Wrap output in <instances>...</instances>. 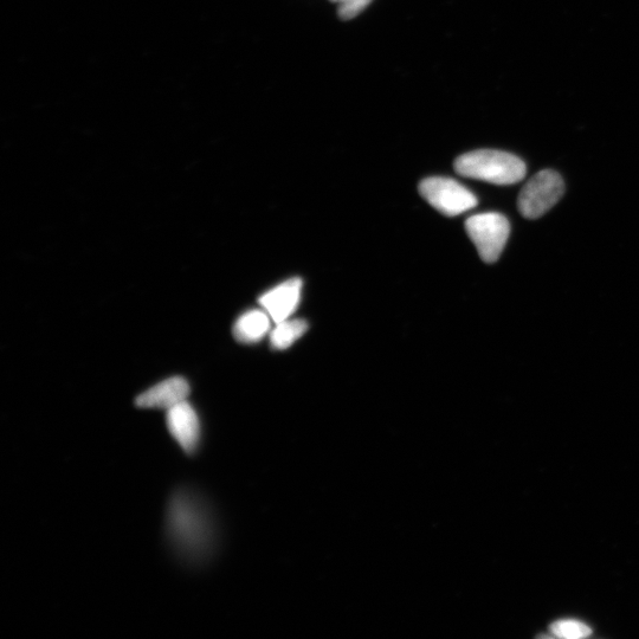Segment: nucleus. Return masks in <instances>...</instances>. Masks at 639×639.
I'll use <instances>...</instances> for the list:
<instances>
[{
	"label": "nucleus",
	"instance_id": "nucleus-4",
	"mask_svg": "<svg viewBox=\"0 0 639 639\" xmlns=\"http://www.w3.org/2000/svg\"><path fill=\"white\" fill-rule=\"evenodd\" d=\"M565 192L560 174L552 170L541 171L529 180L519 196V211L528 219H537L550 211Z\"/></svg>",
	"mask_w": 639,
	"mask_h": 639
},
{
	"label": "nucleus",
	"instance_id": "nucleus-2",
	"mask_svg": "<svg viewBox=\"0 0 639 639\" xmlns=\"http://www.w3.org/2000/svg\"><path fill=\"white\" fill-rule=\"evenodd\" d=\"M455 170L463 177L495 185H512L526 176L524 161L511 153L480 150L463 154L455 161Z\"/></svg>",
	"mask_w": 639,
	"mask_h": 639
},
{
	"label": "nucleus",
	"instance_id": "nucleus-5",
	"mask_svg": "<svg viewBox=\"0 0 639 639\" xmlns=\"http://www.w3.org/2000/svg\"><path fill=\"white\" fill-rule=\"evenodd\" d=\"M419 192L432 208L444 216H458L477 205L474 193L450 178L425 179L419 185Z\"/></svg>",
	"mask_w": 639,
	"mask_h": 639
},
{
	"label": "nucleus",
	"instance_id": "nucleus-1",
	"mask_svg": "<svg viewBox=\"0 0 639 639\" xmlns=\"http://www.w3.org/2000/svg\"><path fill=\"white\" fill-rule=\"evenodd\" d=\"M167 535L174 550L190 563L208 560L216 547V527L209 507L189 489H179L166 515Z\"/></svg>",
	"mask_w": 639,
	"mask_h": 639
},
{
	"label": "nucleus",
	"instance_id": "nucleus-3",
	"mask_svg": "<svg viewBox=\"0 0 639 639\" xmlns=\"http://www.w3.org/2000/svg\"><path fill=\"white\" fill-rule=\"evenodd\" d=\"M466 230L482 260L494 263L506 247L511 225L500 213L488 212L470 217L466 222Z\"/></svg>",
	"mask_w": 639,
	"mask_h": 639
},
{
	"label": "nucleus",
	"instance_id": "nucleus-9",
	"mask_svg": "<svg viewBox=\"0 0 639 639\" xmlns=\"http://www.w3.org/2000/svg\"><path fill=\"white\" fill-rule=\"evenodd\" d=\"M270 316L266 311L253 309L240 316L234 326V337L241 344H256L270 331Z\"/></svg>",
	"mask_w": 639,
	"mask_h": 639
},
{
	"label": "nucleus",
	"instance_id": "nucleus-8",
	"mask_svg": "<svg viewBox=\"0 0 639 639\" xmlns=\"http://www.w3.org/2000/svg\"><path fill=\"white\" fill-rule=\"evenodd\" d=\"M190 384L182 377H172L151 387L135 400L141 409L170 410L190 396Z\"/></svg>",
	"mask_w": 639,
	"mask_h": 639
},
{
	"label": "nucleus",
	"instance_id": "nucleus-10",
	"mask_svg": "<svg viewBox=\"0 0 639 639\" xmlns=\"http://www.w3.org/2000/svg\"><path fill=\"white\" fill-rule=\"evenodd\" d=\"M275 325L270 333V344L276 351L287 350L308 331L307 322L300 319H288Z\"/></svg>",
	"mask_w": 639,
	"mask_h": 639
},
{
	"label": "nucleus",
	"instance_id": "nucleus-6",
	"mask_svg": "<svg viewBox=\"0 0 639 639\" xmlns=\"http://www.w3.org/2000/svg\"><path fill=\"white\" fill-rule=\"evenodd\" d=\"M166 424L179 447L187 455L195 454L202 440V424L195 408L187 400L173 406L167 410Z\"/></svg>",
	"mask_w": 639,
	"mask_h": 639
},
{
	"label": "nucleus",
	"instance_id": "nucleus-12",
	"mask_svg": "<svg viewBox=\"0 0 639 639\" xmlns=\"http://www.w3.org/2000/svg\"><path fill=\"white\" fill-rule=\"evenodd\" d=\"M331 2L338 4L339 17L344 21H350L360 15L372 3V0H331Z\"/></svg>",
	"mask_w": 639,
	"mask_h": 639
},
{
	"label": "nucleus",
	"instance_id": "nucleus-7",
	"mask_svg": "<svg viewBox=\"0 0 639 639\" xmlns=\"http://www.w3.org/2000/svg\"><path fill=\"white\" fill-rule=\"evenodd\" d=\"M302 280L290 279L279 284L269 292L264 293L258 303L270 316V319L279 324L284 320L290 319L296 309L299 307L302 293Z\"/></svg>",
	"mask_w": 639,
	"mask_h": 639
},
{
	"label": "nucleus",
	"instance_id": "nucleus-11",
	"mask_svg": "<svg viewBox=\"0 0 639 639\" xmlns=\"http://www.w3.org/2000/svg\"><path fill=\"white\" fill-rule=\"evenodd\" d=\"M551 631L554 636L566 639H579L585 638L591 635V628L574 619H561V621L555 622L551 625Z\"/></svg>",
	"mask_w": 639,
	"mask_h": 639
}]
</instances>
